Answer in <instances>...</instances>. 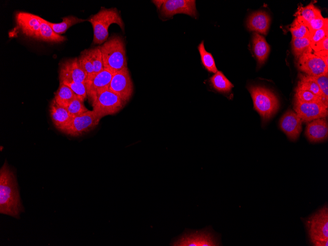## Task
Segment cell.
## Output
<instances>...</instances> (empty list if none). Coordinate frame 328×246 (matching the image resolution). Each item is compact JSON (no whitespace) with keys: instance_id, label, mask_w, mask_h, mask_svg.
Listing matches in <instances>:
<instances>
[{"instance_id":"obj_1","label":"cell","mask_w":328,"mask_h":246,"mask_svg":"<svg viewBox=\"0 0 328 246\" xmlns=\"http://www.w3.org/2000/svg\"><path fill=\"white\" fill-rule=\"evenodd\" d=\"M23 211L16 179L5 162L0 170V213L18 218Z\"/></svg>"},{"instance_id":"obj_2","label":"cell","mask_w":328,"mask_h":246,"mask_svg":"<svg viewBox=\"0 0 328 246\" xmlns=\"http://www.w3.org/2000/svg\"><path fill=\"white\" fill-rule=\"evenodd\" d=\"M15 19L18 29L27 37L53 43H60L66 39L56 34L46 20L39 16L20 11L16 13Z\"/></svg>"},{"instance_id":"obj_3","label":"cell","mask_w":328,"mask_h":246,"mask_svg":"<svg viewBox=\"0 0 328 246\" xmlns=\"http://www.w3.org/2000/svg\"><path fill=\"white\" fill-rule=\"evenodd\" d=\"M91 23L93 30V43L101 45L109 37V28L113 24H117L122 31H125V24L116 8L102 7L96 14L87 20Z\"/></svg>"},{"instance_id":"obj_4","label":"cell","mask_w":328,"mask_h":246,"mask_svg":"<svg viewBox=\"0 0 328 246\" xmlns=\"http://www.w3.org/2000/svg\"><path fill=\"white\" fill-rule=\"evenodd\" d=\"M99 48L105 68L115 73L128 67L125 42L122 36L113 35Z\"/></svg>"},{"instance_id":"obj_5","label":"cell","mask_w":328,"mask_h":246,"mask_svg":"<svg viewBox=\"0 0 328 246\" xmlns=\"http://www.w3.org/2000/svg\"><path fill=\"white\" fill-rule=\"evenodd\" d=\"M247 89L252 99L254 109L263 121L269 120L279 109L277 96L270 89L259 85L249 84Z\"/></svg>"},{"instance_id":"obj_6","label":"cell","mask_w":328,"mask_h":246,"mask_svg":"<svg viewBox=\"0 0 328 246\" xmlns=\"http://www.w3.org/2000/svg\"><path fill=\"white\" fill-rule=\"evenodd\" d=\"M311 244L328 246V208L326 204L303 221Z\"/></svg>"},{"instance_id":"obj_7","label":"cell","mask_w":328,"mask_h":246,"mask_svg":"<svg viewBox=\"0 0 328 246\" xmlns=\"http://www.w3.org/2000/svg\"><path fill=\"white\" fill-rule=\"evenodd\" d=\"M93 110L101 118L116 113L126 104L109 88L101 90L89 99Z\"/></svg>"},{"instance_id":"obj_8","label":"cell","mask_w":328,"mask_h":246,"mask_svg":"<svg viewBox=\"0 0 328 246\" xmlns=\"http://www.w3.org/2000/svg\"><path fill=\"white\" fill-rule=\"evenodd\" d=\"M174 246H220L219 236L211 228L200 230H187L171 244Z\"/></svg>"},{"instance_id":"obj_9","label":"cell","mask_w":328,"mask_h":246,"mask_svg":"<svg viewBox=\"0 0 328 246\" xmlns=\"http://www.w3.org/2000/svg\"><path fill=\"white\" fill-rule=\"evenodd\" d=\"M163 20L172 18L177 14H185L196 18L197 12L195 1L191 0H152Z\"/></svg>"},{"instance_id":"obj_10","label":"cell","mask_w":328,"mask_h":246,"mask_svg":"<svg viewBox=\"0 0 328 246\" xmlns=\"http://www.w3.org/2000/svg\"><path fill=\"white\" fill-rule=\"evenodd\" d=\"M101 119L93 110H88L73 117L70 124L63 133L73 137L81 136L95 128Z\"/></svg>"},{"instance_id":"obj_11","label":"cell","mask_w":328,"mask_h":246,"mask_svg":"<svg viewBox=\"0 0 328 246\" xmlns=\"http://www.w3.org/2000/svg\"><path fill=\"white\" fill-rule=\"evenodd\" d=\"M109 88L127 103L134 91L133 83L128 67L113 73Z\"/></svg>"},{"instance_id":"obj_12","label":"cell","mask_w":328,"mask_h":246,"mask_svg":"<svg viewBox=\"0 0 328 246\" xmlns=\"http://www.w3.org/2000/svg\"><path fill=\"white\" fill-rule=\"evenodd\" d=\"M328 105L323 102L304 103L295 100L294 109L302 122H309L328 116Z\"/></svg>"},{"instance_id":"obj_13","label":"cell","mask_w":328,"mask_h":246,"mask_svg":"<svg viewBox=\"0 0 328 246\" xmlns=\"http://www.w3.org/2000/svg\"><path fill=\"white\" fill-rule=\"evenodd\" d=\"M297 59L299 69L308 76L328 74V65L321 57L312 53H304Z\"/></svg>"},{"instance_id":"obj_14","label":"cell","mask_w":328,"mask_h":246,"mask_svg":"<svg viewBox=\"0 0 328 246\" xmlns=\"http://www.w3.org/2000/svg\"><path fill=\"white\" fill-rule=\"evenodd\" d=\"M59 82H85L87 76L80 67L78 57L69 58L62 61L59 65Z\"/></svg>"},{"instance_id":"obj_15","label":"cell","mask_w":328,"mask_h":246,"mask_svg":"<svg viewBox=\"0 0 328 246\" xmlns=\"http://www.w3.org/2000/svg\"><path fill=\"white\" fill-rule=\"evenodd\" d=\"M302 122L295 111L289 110L280 118L279 127L289 139L295 141L302 130Z\"/></svg>"},{"instance_id":"obj_16","label":"cell","mask_w":328,"mask_h":246,"mask_svg":"<svg viewBox=\"0 0 328 246\" xmlns=\"http://www.w3.org/2000/svg\"><path fill=\"white\" fill-rule=\"evenodd\" d=\"M113 73L104 68L102 71L87 79L85 84L89 99L98 92L109 88Z\"/></svg>"},{"instance_id":"obj_17","label":"cell","mask_w":328,"mask_h":246,"mask_svg":"<svg viewBox=\"0 0 328 246\" xmlns=\"http://www.w3.org/2000/svg\"><path fill=\"white\" fill-rule=\"evenodd\" d=\"M305 135L310 142H319L326 140L328 136V124L326 119L319 118L308 122Z\"/></svg>"},{"instance_id":"obj_18","label":"cell","mask_w":328,"mask_h":246,"mask_svg":"<svg viewBox=\"0 0 328 246\" xmlns=\"http://www.w3.org/2000/svg\"><path fill=\"white\" fill-rule=\"evenodd\" d=\"M49 112L53 124L62 132L68 127L73 118L67 109L58 104L54 98L50 104Z\"/></svg>"},{"instance_id":"obj_19","label":"cell","mask_w":328,"mask_h":246,"mask_svg":"<svg viewBox=\"0 0 328 246\" xmlns=\"http://www.w3.org/2000/svg\"><path fill=\"white\" fill-rule=\"evenodd\" d=\"M271 18L269 14L263 10L252 13L246 21V27L250 31L266 35L269 28Z\"/></svg>"},{"instance_id":"obj_20","label":"cell","mask_w":328,"mask_h":246,"mask_svg":"<svg viewBox=\"0 0 328 246\" xmlns=\"http://www.w3.org/2000/svg\"><path fill=\"white\" fill-rule=\"evenodd\" d=\"M252 50L257 61L261 66L266 60L270 51V47L265 38L257 32H254L252 37Z\"/></svg>"},{"instance_id":"obj_21","label":"cell","mask_w":328,"mask_h":246,"mask_svg":"<svg viewBox=\"0 0 328 246\" xmlns=\"http://www.w3.org/2000/svg\"><path fill=\"white\" fill-rule=\"evenodd\" d=\"M212 88L219 93H229L234 87L233 84L220 71H218L208 80Z\"/></svg>"},{"instance_id":"obj_22","label":"cell","mask_w":328,"mask_h":246,"mask_svg":"<svg viewBox=\"0 0 328 246\" xmlns=\"http://www.w3.org/2000/svg\"><path fill=\"white\" fill-rule=\"evenodd\" d=\"M62 21L60 23H54L46 20L47 23L57 34L61 35L64 33L71 27L87 21L74 16H68L62 18Z\"/></svg>"},{"instance_id":"obj_23","label":"cell","mask_w":328,"mask_h":246,"mask_svg":"<svg viewBox=\"0 0 328 246\" xmlns=\"http://www.w3.org/2000/svg\"><path fill=\"white\" fill-rule=\"evenodd\" d=\"M298 76L299 81L296 88L310 91L315 95L323 98L321 89L311 76L307 75H303L301 73H299Z\"/></svg>"},{"instance_id":"obj_24","label":"cell","mask_w":328,"mask_h":246,"mask_svg":"<svg viewBox=\"0 0 328 246\" xmlns=\"http://www.w3.org/2000/svg\"><path fill=\"white\" fill-rule=\"evenodd\" d=\"M292 38H302L310 36V32L307 27V22L301 17L297 16L289 28Z\"/></svg>"},{"instance_id":"obj_25","label":"cell","mask_w":328,"mask_h":246,"mask_svg":"<svg viewBox=\"0 0 328 246\" xmlns=\"http://www.w3.org/2000/svg\"><path fill=\"white\" fill-rule=\"evenodd\" d=\"M75 97L76 95L69 86L59 82V87L55 93L54 97L58 104L66 108Z\"/></svg>"},{"instance_id":"obj_26","label":"cell","mask_w":328,"mask_h":246,"mask_svg":"<svg viewBox=\"0 0 328 246\" xmlns=\"http://www.w3.org/2000/svg\"><path fill=\"white\" fill-rule=\"evenodd\" d=\"M291 46L293 54L297 59L304 53H312L309 37L292 38Z\"/></svg>"},{"instance_id":"obj_27","label":"cell","mask_w":328,"mask_h":246,"mask_svg":"<svg viewBox=\"0 0 328 246\" xmlns=\"http://www.w3.org/2000/svg\"><path fill=\"white\" fill-rule=\"evenodd\" d=\"M201 61L204 68L209 73H216L218 69L212 55L205 50L204 41H202L197 47Z\"/></svg>"},{"instance_id":"obj_28","label":"cell","mask_w":328,"mask_h":246,"mask_svg":"<svg viewBox=\"0 0 328 246\" xmlns=\"http://www.w3.org/2000/svg\"><path fill=\"white\" fill-rule=\"evenodd\" d=\"M295 16L301 17L308 22L313 19L322 15L321 10L311 2L305 7L300 6Z\"/></svg>"},{"instance_id":"obj_29","label":"cell","mask_w":328,"mask_h":246,"mask_svg":"<svg viewBox=\"0 0 328 246\" xmlns=\"http://www.w3.org/2000/svg\"><path fill=\"white\" fill-rule=\"evenodd\" d=\"M87 51L93 65L94 75L105 68L102 53L99 46L88 49Z\"/></svg>"},{"instance_id":"obj_30","label":"cell","mask_w":328,"mask_h":246,"mask_svg":"<svg viewBox=\"0 0 328 246\" xmlns=\"http://www.w3.org/2000/svg\"><path fill=\"white\" fill-rule=\"evenodd\" d=\"M295 100L304 103H321L323 102L328 105L323 98L317 96L312 92L295 88Z\"/></svg>"},{"instance_id":"obj_31","label":"cell","mask_w":328,"mask_h":246,"mask_svg":"<svg viewBox=\"0 0 328 246\" xmlns=\"http://www.w3.org/2000/svg\"><path fill=\"white\" fill-rule=\"evenodd\" d=\"M78 61L80 67L86 75L87 79L94 75L93 67L87 49L81 52L78 57Z\"/></svg>"},{"instance_id":"obj_32","label":"cell","mask_w":328,"mask_h":246,"mask_svg":"<svg viewBox=\"0 0 328 246\" xmlns=\"http://www.w3.org/2000/svg\"><path fill=\"white\" fill-rule=\"evenodd\" d=\"M69 86L76 96L82 101L87 97V90L85 82H61Z\"/></svg>"},{"instance_id":"obj_33","label":"cell","mask_w":328,"mask_h":246,"mask_svg":"<svg viewBox=\"0 0 328 246\" xmlns=\"http://www.w3.org/2000/svg\"><path fill=\"white\" fill-rule=\"evenodd\" d=\"M66 109L72 117L81 115L88 110L83 102L77 97L71 101Z\"/></svg>"},{"instance_id":"obj_34","label":"cell","mask_w":328,"mask_h":246,"mask_svg":"<svg viewBox=\"0 0 328 246\" xmlns=\"http://www.w3.org/2000/svg\"><path fill=\"white\" fill-rule=\"evenodd\" d=\"M307 24L311 35L314 31L328 27V20L321 16L311 20Z\"/></svg>"},{"instance_id":"obj_35","label":"cell","mask_w":328,"mask_h":246,"mask_svg":"<svg viewBox=\"0 0 328 246\" xmlns=\"http://www.w3.org/2000/svg\"><path fill=\"white\" fill-rule=\"evenodd\" d=\"M328 74L319 76H311L321 89L323 98L328 103Z\"/></svg>"},{"instance_id":"obj_36","label":"cell","mask_w":328,"mask_h":246,"mask_svg":"<svg viewBox=\"0 0 328 246\" xmlns=\"http://www.w3.org/2000/svg\"><path fill=\"white\" fill-rule=\"evenodd\" d=\"M328 36V26L317 30L312 33L310 36L311 47Z\"/></svg>"},{"instance_id":"obj_37","label":"cell","mask_w":328,"mask_h":246,"mask_svg":"<svg viewBox=\"0 0 328 246\" xmlns=\"http://www.w3.org/2000/svg\"><path fill=\"white\" fill-rule=\"evenodd\" d=\"M314 52L328 51V36L311 47Z\"/></svg>"},{"instance_id":"obj_38","label":"cell","mask_w":328,"mask_h":246,"mask_svg":"<svg viewBox=\"0 0 328 246\" xmlns=\"http://www.w3.org/2000/svg\"><path fill=\"white\" fill-rule=\"evenodd\" d=\"M313 54L320 57L328 65V51L314 52Z\"/></svg>"}]
</instances>
